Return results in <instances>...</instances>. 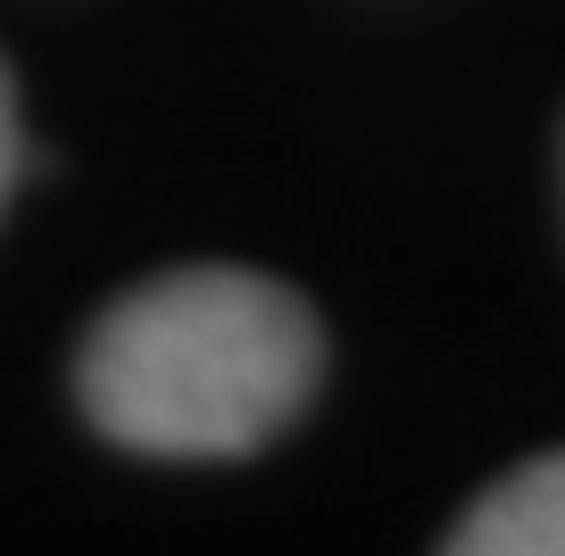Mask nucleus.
Segmentation results:
<instances>
[{"label":"nucleus","mask_w":565,"mask_h":556,"mask_svg":"<svg viewBox=\"0 0 565 556\" xmlns=\"http://www.w3.org/2000/svg\"><path fill=\"white\" fill-rule=\"evenodd\" d=\"M308 299L242 266H183L125 291L75 357L84 416L141 457H249L317 399Z\"/></svg>","instance_id":"nucleus-1"},{"label":"nucleus","mask_w":565,"mask_h":556,"mask_svg":"<svg viewBox=\"0 0 565 556\" xmlns=\"http://www.w3.org/2000/svg\"><path fill=\"white\" fill-rule=\"evenodd\" d=\"M18 167H25V141H18V100H9V67H0V209L18 192Z\"/></svg>","instance_id":"nucleus-3"},{"label":"nucleus","mask_w":565,"mask_h":556,"mask_svg":"<svg viewBox=\"0 0 565 556\" xmlns=\"http://www.w3.org/2000/svg\"><path fill=\"white\" fill-rule=\"evenodd\" d=\"M441 556H565V449L491 482Z\"/></svg>","instance_id":"nucleus-2"}]
</instances>
